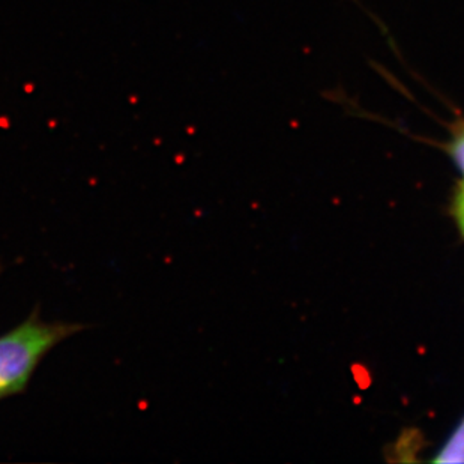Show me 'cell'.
Returning <instances> with one entry per match:
<instances>
[{
  "instance_id": "6da1fadb",
  "label": "cell",
  "mask_w": 464,
  "mask_h": 464,
  "mask_svg": "<svg viewBox=\"0 0 464 464\" xmlns=\"http://www.w3.org/2000/svg\"><path fill=\"white\" fill-rule=\"evenodd\" d=\"M82 329L80 324L45 322L35 311L0 335V400L22 394L49 352Z\"/></svg>"
},
{
  "instance_id": "7a4b0ae2",
  "label": "cell",
  "mask_w": 464,
  "mask_h": 464,
  "mask_svg": "<svg viewBox=\"0 0 464 464\" xmlns=\"http://www.w3.org/2000/svg\"><path fill=\"white\" fill-rule=\"evenodd\" d=\"M433 461L443 464L464 463V418Z\"/></svg>"
},
{
  "instance_id": "3957f363",
  "label": "cell",
  "mask_w": 464,
  "mask_h": 464,
  "mask_svg": "<svg viewBox=\"0 0 464 464\" xmlns=\"http://www.w3.org/2000/svg\"><path fill=\"white\" fill-rule=\"evenodd\" d=\"M450 154L464 176V125L457 130L450 143Z\"/></svg>"
},
{
  "instance_id": "277c9868",
  "label": "cell",
  "mask_w": 464,
  "mask_h": 464,
  "mask_svg": "<svg viewBox=\"0 0 464 464\" xmlns=\"http://www.w3.org/2000/svg\"><path fill=\"white\" fill-rule=\"evenodd\" d=\"M454 217H456L457 224L464 235V180L457 191L456 200H454Z\"/></svg>"
}]
</instances>
